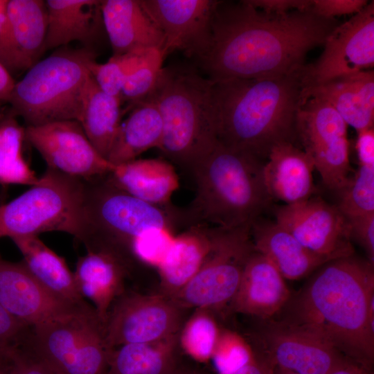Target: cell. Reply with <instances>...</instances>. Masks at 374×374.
I'll use <instances>...</instances> for the list:
<instances>
[{
    "instance_id": "7a4b0ae2",
    "label": "cell",
    "mask_w": 374,
    "mask_h": 374,
    "mask_svg": "<svg viewBox=\"0 0 374 374\" xmlns=\"http://www.w3.org/2000/svg\"><path fill=\"white\" fill-rule=\"evenodd\" d=\"M316 271L291 296L280 320L319 337L372 371L374 321L369 315L374 311V265L353 254Z\"/></svg>"
},
{
    "instance_id": "cb8c5ba5",
    "label": "cell",
    "mask_w": 374,
    "mask_h": 374,
    "mask_svg": "<svg viewBox=\"0 0 374 374\" xmlns=\"http://www.w3.org/2000/svg\"><path fill=\"white\" fill-rule=\"evenodd\" d=\"M100 12L114 55L150 48L161 50L164 54L163 34L142 8L139 0L101 1Z\"/></svg>"
},
{
    "instance_id": "d6986e66",
    "label": "cell",
    "mask_w": 374,
    "mask_h": 374,
    "mask_svg": "<svg viewBox=\"0 0 374 374\" xmlns=\"http://www.w3.org/2000/svg\"><path fill=\"white\" fill-rule=\"evenodd\" d=\"M45 1L8 0L0 30V63L12 75L28 71L45 49Z\"/></svg>"
},
{
    "instance_id": "ffe728a7",
    "label": "cell",
    "mask_w": 374,
    "mask_h": 374,
    "mask_svg": "<svg viewBox=\"0 0 374 374\" xmlns=\"http://www.w3.org/2000/svg\"><path fill=\"white\" fill-rule=\"evenodd\" d=\"M73 276L79 294L91 302L104 324L112 304L126 290L131 272L114 252L93 248L87 249V253L78 258Z\"/></svg>"
},
{
    "instance_id": "9c48e42d",
    "label": "cell",
    "mask_w": 374,
    "mask_h": 374,
    "mask_svg": "<svg viewBox=\"0 0 374 374\" xmlns=\"http://www.w3.org/2000/svg\"><path fill=\"white\" fill-rule=\"evenodd\" d=\"M24 344L56 374H106L114 349L95 310L30 326Z\"/></svg>"
},
{
    "instance_id": "d4e9b609",
    "label": "cell",
    "mask_w": 374,
    "mask_h": 374,
    "mask_svg": "<svg viewBox=\"0 0 374 374\" xmlns=\"http://www.w3.org/2000/svg\"><path fill=\"white\" fill-rule=\"evenodd\" d=\"M251 236L255 251L270 261L285 279L304 278L329 261L305 248L275 221L259 217L251 226Z\"/></svg>"
},
{
    "instance_id": "681fc988",
    "label": "cell",
    "mask_w": 374,
    "mask_h": 374,
    "mask_svg": "<svg viewBox=\"0 0 374 374\" xmlns=\"http://www.w3.org/2000/svg\"><path fill=\"white\" fill-rule=\"evenodd\" d=\"M8 0H0V30L6 19Z\"/></svg>"
},
{
    "instance_id": "bcb514c9",
    "label": "cell",
    "mask_w": 374,
    "mask_h": 374,
    "mask_svg": "<svg viewBox=\"0 0 374 374\" xmlns=\"http://www.w3.org/2000/svg\"><path fill=\"white\" fill-rule=\"evenodd\" d=\"M273 368L262 356L253 350L250 360L231 374H271Z\"/></svg>"
},
{
    "instance_id": "ba28073f",
    "label": "cell",
    "mask_w": 374,
    "mask_h": 374,
    "mask_svg": "<svg viewBox=\"0 0 374 374\" xmlns=\"http://www.w3.org/2000/svg\"><path fill=\"white\" fill-rule=\"evenodd\" d=\"M86 181L47 168L39 181L0 204V238L61 231L81 241L87 229Z\"/></svg>"
},
{
    "instance_id": "74e56055",
    "label": "cell",
    "mask_w": 374,
    "mask_h": 374,
    "mask_svg": "<svg viewBox=\"0 0 374 374\" xmlns=\"http://www.w3.org/2000/svg\"><path fill=\"white\" fill-rule=\"evenodd\" d=\"M253 349L245 339L235 332L220 330L212 357L221 374H231L248 362Z\"/></svg>"
},
{
    "instance_id": "f6af8a7d",
    "label": "cell",
    "mask_w": 374,
    "mask_h": 374,
    "mask_svg": "<svg viewBox=\"0 0 374 374\" xmlns=\"http://www.w3.org/2000/svg\"><path fill=\"white\" fill-rule=\"evenodd\" d=\"M356 151L359 166H374V128L357 132Z\"/></svg>"
},
{
    "instance_id": "816d5d0a",
    "label": "cell",
    "mask_w": 374,
    "mask_h": 374,
    "mask_svg": "<svg viewBox=\"0 0 374 374\" xmlns=\"http://www.w3.org/2000/svg\"><path fill=\"white\" fill-rule=\"evenodd\" d=\"M271 374H297V373L293 371H289V370L275 367L273 368Z\"/></svg>"
},
{
    "instance_id": "83f0119b",
    "label": "cell",
    "mask_w": 374,
    "mask_h": 374,
    "mask_svg": "<svg viewBox=\"0 0 374 374\" xmlns=\"http://www.w3.org/2000/svg\"><path fill=\"white\" fill-rule=\"evenodd\" d=\"M100 2L97 0H47L45 49L72 42H91L102 20Z\"/></svg>"
},
{
    "instance_id": "30bf717a",
    "label": "cell",
    "mask_w": 374,
    "mask_h": 374,
    "mask_svg": "<svg viewBox=\"0 0 374 374\" xmlns=\"http://www.w3.org/2000/svg\"><path fill=\"white\" fill-rule=\"evenodd\" d=\"M251 226L231 229L212 226L211 247L203 264L172 299L180 307L213 312L230 305L244 266L255 251Z\"/></svg>"
},
{
    "instance_id": "ac0fdd59",
    "label": "cell",
    "mask_w": 374,
    "mask_h": 374,
    "mask_svg": "<svg viewBox=\"0 0 374 374\" xmlns=\"http://www.w3.org/2000/svg\"><path fill=\"white\" fill-rule=\"evenodd\" d=\"M216 0H139L165 38L164 54L181 51L195 58L206 46Z\"/></svg>"
},
{
    "instance_id": "ee69618b",
    "label": "cell",
    "mask_w": 374,
    "mask_h": 374,
    "mask_svg": "<svg viewBox=\"0 0 374 374\" xmlns=\"http://www.w3.org/2000/svg\"><path fill=\"white\" fill-rule=\"evenodd\" d=\"M255 8L267 13L283 15L292 10L310 11L312 0H248Z\"/></svg>"
},
{
    "instance_id": "5bb4252c",
    "label": "cell",
    "mask_w": 374,
    "mask_h": 374,
    "mask_svg": "<svg viewBox=\"0 0 374 374\" xmlns=\"http://www.w3.org/2000/svg\"><path fill=\"white\" fill-rule=\"evenodd\" d=\"M314 64L303 67V88L373 69L374 65V2L349 20L338 24L324 42Z\"/></svg>"
},
{
    "instance_id": "7402d4cb",
    "label": "cell",
    "mask_w": 374,
    "mask_h": 374,
    "mask_svg": "<svg viewBox=\"0 0 374 374\" xmlns=\"http://www.w3.org/2000/svg\"><path fill=\"white\" fill-rule=\"evenodd\" d=\"M314 163L294 143L284 142L271 150L263 164L262 176L271 199L294 204L314 195Z\"/></svg>"
},
{
    "instance_id": "277c9868",
    "label": "cell",
    "mask_w": 374,
    "mask_h": 374,
    "mask_svg": "<svg viewBox=\"0 0 374 374\" xmlns=\"http://www.w3.org/2000/svg\"><path fill=\"white\" fill-rule=\"evenodd\" d=\"M264 163L216 140L191 170L195 195L182 210L186 229L251 226L272 201L264 184Z\"/></svg>"
},
{
    "instance_id": "c3c4849f",
    "label": "cell",
    "mask_w": 374,
    "mask_h": 374,
    "mask_svg": "<svg viewBox=\"0 0 374 374\" xmlns=\"http://www.w3.org/2000/svg\"><path fill=\"white\" fill-rule=\"evenodd\" d=\"M329 374H373L364 366L350 361L345 365L337 368Z\"/></svg>"
},
{
    "instance_id": "d6a6232c",
    "label": "cell",
    "mask_w": 374,
    "mask_h": 374,
    "mask_svg": "<svg viewBox=\"0 0 374 374\" xmlns=\"http://www.w3.org/2000/svg\"><path fill=\"white\" fill-rule=\"evenodd\" d=\"M25 127L14 120L0 124V183L32 186L39 181L22 155Z\"/></svg>"
},
{
    "instance_id": "4316f807",
    "label": "cell",
    "mask_w": 374,
    "mask_h": 374,
    "mask_svg": "<svg viewBox=\"0 0 374 374\" xmlns=\"http://www.w3.org/2000/svg\"><path fill=\"white\" fill-rule=\"evenodd\" d=\"M211 242L212 226H191L175 235L157 267L159 292L173 299L198 271Z\"/></svg>"
},
{
    "instance_id": "44dd1931",
    "label": "cell",
    "mask_w": 374,
    "mask_h": 374,
    "mask_svg": "<svg viewBox=\"0 0 374 374\" xmlns=\"http://www.w3.org/2000/svg\"><path fill=\"white\" fill-rule=\"evenodd\" d=\"M285 280L270 261L254 251L244 266L231 309L260 320L271 319L292 296Z\"/></svg>"
},
{
    "instance_id": "f907efd6",
    "label": "cell",
    "mask_w": 374,
    "mask_h": 374,
    "mask_svg": "<svg viewBox=\"0 0 374 374\" xmlns=\"http://www.w3.org/2000/svg\"><path fill=\"white\" fill-rule=\"evenodd\" d=\"M174 374H206V373L197 371V370L184 368L179 366L177 368V370L174 373Z\"/></svg>"
},
{
    "instance_id": "7c38bea8",
    "label": "cell",
    "mask_w": 374,
    "mask_h": 374,
    "mask_svg": "<svg viewBox=\"0 0 374 374\" xmlns=\"http://www.w3.org/2000/svg\"><path fill=\"white\" fill-rule=\"evenodd\" d=\"M347 130L341 116L322 99L309 98L299 109L297 139L325 186L337 193L352 177Z\"/></svg>"
},
{
    "instance_id": "603a6c76",
    "label": "cell",
    "mask_w": 374,
    "mask_h": 374,
    "mask_svg": "<svg viewBox=\"0 0 374 374\" xmlns=\"http://www.w3.org/2000/svg\"><path fill=\"white\" fill-rule=\"evenodd\" d=\"M318 98L329 103L346 124L357 132L373 127L374 71L373 69L341 76L326 82L305 87L303 103Z\"/></svg>"
},
{
    "instance_id": "836d02e7",
    "label": "cell",
    "mask_w": 374,
    "mask_h": 374,
    "mask_svg": "<svg viewBox=\"0 0 374 374\" xmlns=\"http://www.w3.org/2000/svg\"><path fill=\"white\" fill-rule=\"evenodd\" d=\"M220 330L212 312L195 310L179 331V346L192 357L206 361L212 357Z\"/></svg>"
},
{
    "instance_id": "8fae6325",
    "label": "cell",
    "mask_w": 374,
    "mask_h": 374,
    "mask_svg": "<svg viewBox=\"0 0 374 374\" xmlns=\"http://www.w3.org/2000/svg\"><path fill=\"white\" fill-rule=\"evenodd\" d=\"M186 311L160 292L145 294L126 289L112 304L104 323L107 342L116 348L176 337Z\"/></svg>"
},
{
    "instance_id": "52a82bcc",
    "label": "cell",
    "mask_w": 374,
    "mask_h": 374,
    "mask_svg": "<svg viewBox=\"0 0 374 374\" xmlns=\"http://www.w3.org/2000/svg\"><path fill=\"white\" fill-rule=\"evenodd\" d=\"M86 248L109 249L125 260H134L132 241L151 229L172 233L184 226L182 211L172 205L157 206L117 188L107 175L86 181Z\"/></svg>"
},
{
    "instance_id": "ab89813d",
    "label": "cell",
    "mask_w": 374,
    "mask_h": 374,
    "mask_svg": "<svg viewBox=\"0 0 374 374\" xmlns=\"http://www.w3.org/2000/svg\"><path fill=\"white\" fill-rule=\"evenodd\" d=\"M3 359L9 374H56L24 342L10 350Z\"/></svg>"
},
{
    "instance_id": "f1b7e54d",
    "label": "cell",
    "mask_w": 374,
    "mask_h": 374,
    "mask_svg": "<svg viewBox=\"0 0 374 374\" xmlns=\"http://www.w3.org/2000/svg\"><path fill=\"white\" fill-rule=\"evenodd\" d=\"M29 272L49 292L79 305L89 303L78 293L73 272L64 258L48 247L37 235L12 238Z\"/></svg>"
},
{
    "instance_id": "d590c367",
    "label": "cell",
    "mask_w": 374,
    "mask_h": 374,
    "mask_svg": "<svg viewBox=\"0 0 374 374\" xmlns=\"http://www.w3.org/2000/svg\"><path fill=\"white\" fill-rule=\"evenodd\" d=\"M338 194L336 206L346 217L374 214V166H359Z\"/></svg>"
},
{
    "instance_id": "7dc6e473",
    "label": "cell",
    "mask_w": 374,
    "mask_h": 374,
    "mask_svg": "<svg viewBox=\"0 0 374 374\" xmlns=\"http://www.w3.org/2000/svg\"><path fill=\"white\" fill-rule=\"evenodd\" d=\"M15 84L10 73L0 63V102L8 101Z\"/></svg>"
},
{
    "instance_id": "f35d334b",
    "label": "cell",
    "mask_w": 374,
    "mask_h": 374,
    "mask_svg": "<svg viewBox=\"0 0 374 374\" xmlns=\"http://www.w3.org/2000/svg\"><path fill=\"white\" fill-rule=\"evenodd\" d=\"M175 235L161 229H151L136 237L132 242V257L140 264L158 267L163 260Z\"/></svg>"
},
{
    "instance_id": "1f68e13d",
    "label": "cell",
    "mask_w": 374,
    "mask_h": 374,
    "mask_svg": "<svg viewBox=\"0 0 374 374\" xmlns=\"http://www.w3.org/2000/svg\"><path fill=\"white\" fill-rule=\"evenodd\" d=\"M179 348L178 335L157 343L117 347L106 374H174L180 366Z\"/></svg>"
},
{
    "instance_id": "f5cc1de1",
    "label": "cell",
    "mask_w": 374,
    "mask_h": 374,
    "mask_svg": "<svg viewBox=\"0 0 374 374\" xmlns=\"http://www.w3.org/2000/svg\"><path fill=\"white\" fill-rule=\"evenodd\" d=\"M0 374H9L7 365L2 358H0Z\"/></svg>"
},
{
    "instance_id": "6da1fadb",
    "label": "cell",
    "mask_w": 374,
    "mask_h": 374,
    "mask_svg": "<svg viewBox=\"0 0 374 374\" xmlns=\"http://www.w3.org/2000/svg\"><path fill=\"white\" fill-rule=\"evenodd\" d=\"M339 24L310 11L267 13L249 3L220 1L206 46L194 59L211 81L293 73Z\"/></svg>"
},
{
    "instance_id": "7bdbcfd3",
    "label": "cell",
    "mask_w": 374,
    "mask_h": 374,
    "mask_svg": "<svg viewBox=\"0 0 374 374\" xmlns=\"http://www.w3.org/2000/svg\"><path fill=\"white\" fill-rule=\"evenodd\" d=\"M347 220L351 240H355L364 249L367 260L374 265V214L348 217Z\"/></svg>"
},
{
    "instance_id": "4fadbf2b",
    "label": "cell",
    "mask_w": 374,
    "mask_h": 374,
    "mask_svg": "<svg viewBox=\"0 0 374 374\" xmlns=\"http://www.w3.org/2000/svg\"><path fill=\"white\" fill-rule=\"evenodd\" d=\"M253 350L273 368L297 374H329L351 361L319 337L280 319H262Z\"/></svg>"
},
{
    "instance_id": "60d3db41",
    "label": "cell",
    "mask_w": 374,
    "mask_h": 374,
    "mask_svg": "<svg viewBox=\"0 0 374 374\" xmlns=\"http://www.w3.org/2000/svg\"><path fill=\"white\" fill-rule=\"evenodd\" d=\"M30 327L12 316L0 303V358L23 342Z\"/></svg>"
},
{
    "instance_id": "9a60e30c",
    "label": "cell",
    "mask_w": 374,
    "mask_h": 374,
    "mask_svg": "<svg viewBox=\"0 0 374 374\" xmlns=\"http://www.w3.org/2000/svg\"><path fill=\"white\" fill-rule=\"evenodd\" d=\"M25 140L48 168L74 178L89 181L107 175L114 168L94 148L76 121L26 126Z\"/></svg>"
},
{
    "instance_id": "8d00e7d4",
    "label": "cell",
    "mask_w": 374,
    "mask_h": 374,
    "mask_svg": "<svg viewBox=\"0 0 374 374\" xmlns=\"http://www.w3.org/2000/svg\"><path fill=\"white\" fill-rule=\"evenodd\" d=\"M165 55L161 50L151 48L127 78L121 98L134 105L145 99L154 89L163 71Z\"/></svg>"
},
{
    "instance_id": "b9f144b4",
    "label": "cell",
    "mask_w": 374,
    "mask_h": 374,
    "mask_svg": "<svg viewBox=\"0 0 374 374\" xmlns=\"http://www.w3.org/2000/svg\"><path fill=\"white\" fill-rule=\"evenodd\" d=\"M367 4L366 0H312L310 11L319 17L333 19L336 17L355 15Z\"/></svg>"
},
{
    "instance_id": "3957f363",
    "label": "cell",
    "mask_w": 374,
    "mask_h": 374,
    "mask_svg": "<svg viewBox=\"0 0 374 374\" xmlns=\"http://www.w3.org/2000/svg\"><path fill=\"white\" fill-rule=\"evenodd\" d=\"M304 66L276 77L211 80L217 141L263 162L276 145L294 143Z\"/></svg>"
},
{
    "instance_id": "2e32d148",
    "label": "cell",
    "mask_w": 374,
    "mask_h": 374,
    "mask_svg": "<svg viewBox=\"0 0 374 374\" xmlns=\"http://www.w3.org/2000/svg\"><path fill=\"white\" fill-rule=\"evenodd\" d=\"M275 217L305 248L329 261L355 253L347 218L319 196L280 206Z\"/></svg>"
},
{
    "instance_id": "5b68a950",
    "label": "cell",
    "mask_w": 374,
    "mask_h": 374,
    "mask_svg": "<svg viewBox=\"0 0 374 374\" xmlns=\"http://www.w3.org/2000/svg\"><path fill=\"white\" fill-rule=\"evenodd\" d=\"M143 100L154 103L161 117L163 134L158 149L167 161L190 174L217 140L211 81L196 69L163 68L156 87Z\"/></svg>"
},
{
    "instance_id": "e0dca14e",
    "label": "cell",
    "mask_w": 374,
    "mask_h": 374,
    "mask_svg": "<svg viewBox=\"0 0 374 374\" xmlns=\"http://www.w3.org/2000/svg\"><path fill=\"white\" fill-rule=\"evenodd\" d=\"M0 303L29 326L94 310L90 303L79 305L57 297L29 272L22 261L10 262L1 254Z\"/></svg>"
},
{
    "instance_id": "e575fe53",
    "label": "cell",
    "mask_w": 374,
    "mask_h": 374,
    "mask_svg": "<svg viewBox=\"0 0 374 374\" xmlns=\"http://www.w3.org/2000/svg\"><path fill=\"white\" fill-rule=\"evenodd\" d=\"M148 50L149 49H141L114 55L105 63H98L94 59L89 65L90 74L101 90L109 95L121 98L127 78L139 64Z\"/></svg>"
},
{
    "instance_id": "8992f818",
    "label": "cell",
    "mask_w": 374,
    "mask_h": 374,
    "mask_svg": "<svg viewBox=\"0 0 374 374\" xmlns=\"http://www.w3.org/2000/svg\"><path fill=\"white\" fill-rule=\"evenodd\" d=\"M93 60L87 51L55 53L38 61L15 82L7 102L26 126L78 121Z\"/></svg>"
},
{
    "instance_id": "484cf974",
    "label": "cell",
    "mask_w": 374,
    "mask_h": 374,
    "mask_svg": "<svg viewBox=\"0 0 374 374\" xmlns=\"http://www.w3.org/2000/svg\"><path fill=\"white\" fill-rule=\"evenodd\" d=\"M107 177L122 190L161 206L171 205V197L179 187L174 166L162 159H136L114 165Z\"/></svg>"
},
{
    "instance_id": "f546056e",
    "label": "cell",
    "mask_w": 374,
    "mask_h": 374,
    "mask_svg": "<svg viewBox=\"0 0 374 374\" xmlns=\"http://www.w3.org/2000/svg\"><path fill=\"white\" fill-rule=\"evenodd\" d=\"M121 102V98L101 90L91 75L78 122L94 148L107 160L122 124Z\"/></svg>"
},
{
    "instance_id": "4dcf8cb0",
    "label": "cell",
    "mask_w": 374,
    "mask_h": 374,
    "mask_svg": "<svg viewBox=\"0 0 374 374\" xmlns=\"http://www.w3.org/2000/svg\"><path fill=\"white\" fill-rule=\"evenodd\" d=\"M121 129L107 161L113 165L126 163L143 152L159 148L163 123L156 105L148 100L136 103Z\"/></svg>"
}]
</instances>
